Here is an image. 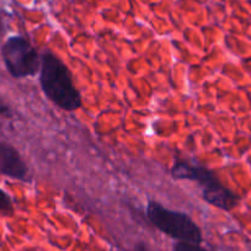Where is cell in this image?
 <instances>
[{
  "instance_id": "10",
  "label": "cell",
  "mask_w": 251,
  "mask_h": 251,
  "mask_svg": "<svg viewBox=\"0 0 251 251\" xmlns=\"http://www.w3.org/2000/svg\"><path fill=\"white\" fill-rule=\"evenodd\" d=\"M3 31H4V23H3V20L0 19V33L3 32Z\"/></svg>"
},
{
  "instance_id": "2",
  "label": "cell",
  "mask_w": 251,
  "mask_h": 251,
  "mask_svg": "<svg viewBox=\"0 0 251 251\" xmlns=\"http://www.w3.org/2000/svg\"><path fill=\"white\" fill-rule=\"evenodd\" d=\"M171 175L176 180L196 181L202 187V195L206 202L224 211H230L239 203L238 195L222 185L213 171L186 160H177L171 169Z\"/></svg>"
},
{
  "instance_id": "6",
  "label": "cell",
  "mask_w": 251,
  "mask_h": 251,
  "mask_svg": "<svg viewBox=\"0 0 251 251\" xmlns=\"http://www.w3.org/2000/svg\"><path fill=\"white\" fill-rule=\"evenodd\" d=\"M13 212L14 206L13 201H11V197L5 191L0 190V213L10 216V214H13Z\"/></svg>"
},
{
  "instance_id": "7",
  "label": "cell",
  "mask_w": 251,
  "mask_h": 251,
  "mask_svg": "<svg viewBox=\"0 0 251 251\" xmlns=\"http://www.w3.org/2000/svg\"><path fill=\"white\" fill-rule=\"evenodd\" d=\"M174 251H208L207 249L202 248L200 244L186 243V241H177L174 246Z\"/></svg>"
},
{
  "instance_id": "5",
  "label": "cell",
  "mask_w": 251,
  "mask_h": 251,
  "mask_svg": "<svg viewBox=\"0 0 251 251\" xmlns=\"http://www.w3.org/2000/svg\"><path fill=\"white\" fill-rule=\"evenodd\" d=\"M0 173L16 180H26L28 169L11 144L0 142Z\"/></svg>"
},
{
  "instance_id": "8",
  "label": "cell",
  "mask_w": 251,
  "mask_h": 251,
  "mask_svg": "<svg viewBox=\"0 0 251 251\" xmlns=\"http://www.w3.org/2000/svg\"><path fill=\"white\" fill-rule=\"evenodd\" d=\"M0 116L9 118L13 117V111H11L10 106H9L1 98H0Z\"/></svg>"
},
{
  "instance_id": "9",
  "label": "cell",
  "mask_w": 251,
  "mask_h": 251,
  "mask_svg": "<svg viewBox=\"0 0 251 251\" xmlns=\"http://www.w3.org/2000/svg\"><path fill=\"white\" fill-rule=\"evenodd\" d=\"M133 251H148V249H147V245L144 243H139L137 244L136 246H134Z\"/></svg>"
},
{
  "instance_id": "4",
  "label": "cell",
  "mask_w": 251,
  "mask_h": 251,
  "mask_svg": "<svg viewBox=\"0 0 251 251\" xmlns=\"http://www.w3.org/2000/svg\"><path fill=\"white\" fill-rule=\"evenodd\" d=\"M1 55L10 75L16 79L33 76L41 69L40 54L23 36L9 37L1 48Z\"/></svg>"
},
{
  "instance_id": "1",
  "label": "cell",
  "mask_w": 251,
  "mask_h": 251,
  "mask_svg": "<svg viewBox=\"0 0 251 251\" xmlns=\"http://www.w3.org/2000/svg\"><path fill=\"white\" fill-rule=\"evenodd\" d=\"M40 84L45 95L64 111H75L81 106V96L74 85L72 73L54 53L45 52L41 57Z\"/></svg>"
},
{
  "instance_id": "3",
  "label": "cell",
  "mask_w": 251,
  "mask_h": 251,
  "mask_svg": "<svg viewBox=\"0 0 251 251\" xmlns=\"http://www.w3.org/2000/svg\"><path fill=\"white\" fill-rule=\"evenodd\" d=\"M147 217L155 228L176 240L194 244H201L203 240L201 229L191 217L182 212L166 208L159 202H148Z\"/></svg>"
}]
</instances>
